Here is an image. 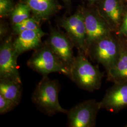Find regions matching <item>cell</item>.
<instances>
[{"label": "cell", "mask_w": 127, "mask_h": 127, "mask_svg": "<svg viewBox=\"0 0 127 127\" xmlns=\"http://www.w3.org/2000/svg\"><path fill=\"white\" fill-rule=\"evenodd\" d=\"M121 45L108 36L95 41L90 47L88 57L100 64L108 72L118 61Z\"/></svg>", "instance_id": "obj_4"}, {"label": "cell", "mask_w": 127, "mask_h": 127, "mask_svg": "<svg viewBox=\"0 0 127 127\" xmlns=\"http://www.w3.org/2000/svg\"><path fill=\"white\" fill-rule=\"evenodd\" d=\"M88 58L78 51L70 68L69 77L81 89L93 92L100 89L104 74L97 66L91 63Z\"/></svg>", "instance_id": "obj_1"}, {"label": "cell", "mask_w": 127, "mask_h": 127, "mask_svg": "<svg viewBox=\"0 0 127 127\" xmlns=\"http://www.w3.org/2000/svg\"><path fill=\"white\" fill-rule=\"evenodd\" d=\"M27 65L42 76L58 73L68 76L70 70L56 56L46 43L34 50L27 61Z\"/></svg>", "instance_id": "obj_3"}, {"label": "cell", "mask_w": 127, "mask_h": 127, "mask_svg": "<svg viewBox=\"0 0 127 127\" xmlns=\"http://www.w3.org/2000/svg\"><path fill=\"white\" fill-rule=\"evenodd\" d=\"M18 105L12 101L0 95V114H6L14 109Z\"/></svg>", "instance_id": "obj_18"}, {"label": "cell", "mask_w": 127, "mask_h": 127, "mask_svg": "<svg viewBox=\"0 0 127 127\" xmlns=\"http://www.w3.org/2000/svg\"><path fill=\"white\" fill-rule=\"evenodd\" d=\"M13 3L11 0H0V15L6 17L11 13L13 10Z\"/></svg>", "instance_id": "obj_19"}, {"label": "cell", "mask_w": 127, "mask_h": 127, "mask_svg": "<svg viewBox=\"0 0 127 127\" xmlns=\"http://www.w3.org/2000/svg\"><path fill=\"white\" fill-rule=\"evenodd\" d=\"M103 9L109 18L114 23H118L120 19V12L116 0H105Z\"/></svg>", "instance_id": "obj_17"}, {"label": "cell", "mask_w": 127, "mask_h": 127, "mask_svg": "<svg viewBox=\"0 0 127 127\" xmlns=\"http://www.w3.org/2000/svg\"><path fill=\"white\" fill-rule=\"evenodd\" d=\"M21 84L11 79H0V95L18 105L22 96Z\"/></svg>", "instance_id": "obj_14"}, {"label": "cell", "mask_w": 127, "mask_h": 127, "mask_svg": "<svg viewBox=\"0 0 127 127\" xmlns=\"http://www.w3.org/2000/svg\"><path fill=\"white\" fill-rule=\"evenodd\" d=\"M86 33V44L88 51L90 47L108 34V29L102 21L92 14L84 17Z\"/></svg>", "instance_id": "obj_11"}, {"label": "cell", "mask_w": 127, "mask_h": 127, "mask_svg": "<svg viewBox=\"0 0 127 127\" xmlns=\"http://www.w3.org/2000/svg\"><path fill=\"white\" fill-rule=\"evenodd\" d=\"M31 9L26 3H20L14 8L10 14L12 25L18 24L30 18Z\"/></svg>", "instance_id": "obj_15"}, {"label": "cell", "mask_w": 127, "mask_h": 127, "mask_svg": "<svg viewBox=\"0 0 127 127\" xmlns=\"http://www.w3.org/2000/svg\"><path fill=\"white\" fill-rule=\"evenodd\" d=\"M31 9L35 18L41 20L47 19L57 9L55 0H24Z\"/></svg>", "instance_id": "obj_13"}, {"label": "cell", "mask_w": 127, "mask_h": 127, "mask_svg": "<svg viewBox=\"0 0 127 127\" xmlns=\"http://www.w3.org/2000/svg\"><path fill=\"white\" fill-rule=\"evenodd\" d=\"M101 109L117 113L127 107V82L114 83L100 102Z\"/></svg>", "instance_id": "obj_9"}, {"label": "cell", "mask_w": 127, "mask_h": 127, "mask_svg": "<svg viewBox=\"0 0 127 127\" xmlns=\"http://www.w3.org/2000/svg\"><path fill=\"white\" fill-rule=\"evenodd\" d=\"M65 2H69L70 0H64Z\"/></svg>", "instance_id": "obj_21"}, {"label": "cell", "mask_w": 127, "mask_h": 127, "mask_svg": "<svg viewBox=\"0 0 127 127\" xmlns=\"http://www.w3.org/2000/svg\"><path fill=\"white\" fill-rule=\"evenodd\" d=\"M40 21L34 17L29 18L21 23L14 24L12 26L15 34L18 35L19 33L26 30H38L41 29Z\"/></svg>", "instance_id": "obj_16"}, {"label": "cell", "mask_w": 127, "mask_h": 127, "mask_svg": "<svg viewBox=\"0 0 127 127\" xmlns=\"http://www.w3.org/2000/svg\"><path fill=\"white\" fill-rule=\"evenodd\" d=\"M101 109L100 102L90 99L80 103L67 110L66 115L70 127H93Z\"/></svg>", "instance_id": "obj_5"}, {"label": "cell", "mask_w": 127, "mask_h": 127, "mask_svg": "<svg viewBox=\"0 0 127 127\" xmlns=\"http://www.w3.org/2000/svg\"><path fill=\"white\" fill-rule=\"evenodd\" d=\"M46 33L41 29L26 30L18 35L13 41L14 49L18 56L24 52L35 50L42 45L41 38Z\"/></svg>", "instance_id": "obj_10"}, {"label": "cell", "mask_w": 127, "mask_h": 127, "mask_svg": "<svg viewBox=\"0 0 127 127\" xmlns=\"http://www.w3.org/2000/svg\"><path fill=\"white\" fill-rule=\"evenodd\" d=\"M121 32L125 36H127V15L124 19L122 26L121 28Z\"/></svg>", "instance_id": "obj_20"}, {"label": "cell", "mask_w": 127, "mask_h": 127, "mask_svg": "<svg viewBox=\"0 0 127 127\" xmlns=\"http://www.w3.org/2000/svg\"><path fill=\"white\" fill-rule=\"evenodd\" d=\"M59 82L51 80L48 76H42L33 91L32 101L41 112L49 116L58 113L66 114L67 110L63 108L59 103Z\"/></svg>", "instance_id": "obj_2"}, {"label": "cell", "mask_w": 127, "mask_h": 127, "mask_svg": "<svg viewBox=\"0 0 127 127\" xmlns=\"http://www.w3.org/2000/svg\"><path fill=\"white\" fill-rule=\"evenodd\" d=\"M125 127H127V124L126 125H125Z\"/></svg>", "instance_id": "obj_23"}, {"label": "cell", "mask_w": 127, "mask_h": 127, "mask_svg": "<svg viewBox=\"0 0 127 127\" xmlns=\"http://www.w3.org/2000/svg\"><path fill=\"white\" fill-rule=\"evenodd\" d=\"M47 43L56 56L70 70L75 56L73 51L74 45L67 35L53 30L51 32Z\"/></svg>", "instance_id": "obj_8"}, {"label": "cell", "mask_w": 127, "mask_h": 127, "mask_svg": "<svg viewBox=\"0 0 127 127\" xmlns=\"http://www.w3.org/2000/svg\"><path fill=\"white\" fill-rule=\"evenodd\" d=\"M60 25L78 51L88 57L84 17L81 14H75L62 20Z\"/></svg>", "instance_id": "obj_7"}, {"label": "cell", "mask_w": 127, "mask_h": 127, "mask_svg": "<svg viewBox=\"0 0 127 127\" xmlns=\"http://www.w3.org/2000/svg\"><path fill=\"white\" fill-rule=\"evenodd\" d=\"M91 0V1H94V0Z\"/></svg>", "instance_id": "obj_22"}, {"label": "cell", "mask_w": 127, "mask_h": 127, "mask_svg": "<svg viewBox=\"0 0 127 127\" xmlns=\"http://www.w3.org/2000/svg\"><path fill=\"white\" fill-rule=\"evenodd\" d=\"M11 36L7 37L0 47V79H13L22 83L17 63L18 56L13 45Z\"/></svg>", "instance_id": "obj_6"}, {"label": "cell", "mask_w": 127, "mask_h": 127, "mask_svg": "<svg viewBox=\"0 0 127 127\" xmlns=\"http://www.w3.org/2000/svg\"><path fill=\"white\" fill-rule=\"evenodd\" d=\"M107 73L108 80L114 83L127 82V46L121 45L118 61Z\"/></svg>", "instance_id": "obj_12"}]
</instances>
